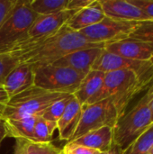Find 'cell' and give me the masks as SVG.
Returning a JSON list of instances; mask_svg holds the SVG:
<instances>
[{"mask_svg":"<svg viewBox=\"0 0 153 154\" xmlns=\"http://www.w3.org/2000/svg\"><path fill=\"white\" fill-rule=\"evenodd\" d=\"M153 146V124H151L123 154H149Z\"/></svg>","mask_w":153,"mask_h":154,"instance_id":"44dd1931","label":"cell"},{"mask_svg":"<svg viewBox=\"0 0 153 154\" xmlns=\"http://www.w3.org/2000/svg\"><path fill=\"white\" fill-rule=\"evenodd\" d=\"M151 65L150 61H139L132 60L121 57L119 55L106 51L105 49L98 59L96 60L92 67V70H97L104 73H109L113 71L122 70V69H130L134 71L141 80L147 73Z\"/></svg>","mask_w":153,"mask_h":154,"instance_id":"30bf717a","label":"cell"},{"mask_svg":"<svg viewBox=\"0 0 153 154\" xmlns=\"http://www.w3.org/2000/svg\"><path fill=\"white\" fill-rule=\"evenodd\" d=\"M105 17L106 14L99 0H94L90 5L76 13L66 25L75 32H80L83 29L98 23Z\"/></svg>","mask_w":153,"mask_h":154,"instance_id":"2e32d148","label":"cell"},{"mask_svg":"<svg viewBox=\"0 0 153 154\" xmlns=\"http://www.w3.org/2000/svg\"><path fill=\"white\" fill-rule=\"evenodd\" d=\"M124 153V150L121 149L119 146H117L116 144L113 143L112 146L110 147V149L106 152H100L99 154H123Z\"/></svg>","mask_w":153,"mask_h":154,"instance_id":"d6a6232c","label":"cell"},{"mask_svg":"<svg viewBox=\"0 0 153 154\" xmlns=\"http://www.w3.org/2000/svg\"><path fill=\"white\" fill-rule=\"evenodd\" d=\"M69 0H32L30 1L32 10L37 15L58 14L67 9Z\"/></svg>","mask_w":153,"mask_h":154,"instance_id":"ffe728a7","label":"cell"},{"mask_svg":"<svg viewBox=\"0 0 153 154\" xmlns=\"http://www.w3.org/2000/svg\"><path fill=\"white\" fill-rule=\"evenodd\" d=\"M17 0H0V26L5 21Z\"/></svg>","mask_w":153,"mask_h":154,"instance_id":"83f0119b","label":"cell"},{"mask_svg":"<svg viewBox=\"0 0 153 154\" xmlns=\"http://www.w3.org/2000/svg\"><path fill=\"white\" fill-rule=\"evenodd\" d=\"M105 75L106 73L101 71L90 70L82 79L78 89L73 94L74 97L82 106L87 105V102L101 89L104 83Z\"/></svg>","mask_w":153,"mask_h":154,"instance_id":"ac0fdd59","label":"cell"},{"mask_svg":"<svg viewBox=\"0 0 153 154\" xmlns=\"http://www.w3.org/2000/svg\"><path fill=\"white\" fill-rule=\"evenodd\" d=\"M37 116H29L17 119H5V125L7 137L34 142L33 130Z\"/></svg>","mask_w":153,"mask_h":154,"instance_id":"d6986e66","label":"cell"},{"mask_svg":"<svg viewBox=\"0 0 153 154\" xmlns=\"http://www.w3.org/2000/svg\"><path fill=\"white\" fill-rule=\"evenodd\" d=\"M19 60L8 53L0 52V86L3 87L7 75L19 64Z\"/></svg>","mask_w":153,"mask_h":154,"instance_id":"484cf974","label":"cell"},{"mask_svg":"<svg viewBox=\"0 0 153 154\" xmlns=\"http://www.w3.org/2000/svg\"><path fill=\"white\" fill-rule=\"evenodd\" d=\"M37 16L30 6V0H17L0 26V52L7 53L25 41Z\"/></svg>","mask_w":153,"mask_h":154,"instance_id":"277c9868","label":"cell"},{"mask_svg":"<svg viewBox=\"0 0 153 154\" xmlns=\"http://www.w3.org/2000/svg\"><path fill=\"white\" fill-rule=\"evenodd\" d=\"M149 154H153V146H152V148L151 149V151H150V152H149Z\"/></svg>","mask_w":153,"mask_h":154,"instance_id":"d590c367","label":"cell"},{"mask_svg":"<svg viewBox=\"0 0 153 154\" xmlns=\"http://www.w3.org/2000/svg\"><path fill=\"white\" fill-rule=\"evenodd\" d=\"M105 48H86L72 51L60 58L53 65L72 69L81 74L87 75Z\"/></svg>","mask_w":153,"mask_h":154,"instance_id":"4fadbf2b","label":"cell"},{"mask_svg":"<svg viewBox=\"0 0 153 154\" xmlns=\"http://www.w3.org/2000/svg\"><path fill=\"white\" fill-rule=\"evenodd\" d=\"M71 143L96 150L100 152H106L114 143L113 128L108 126L99 128L84 134L78 139L71 141Z\"/></svg>","mask_w":153,"mask_h":154,"instance_id":"e0dca14e","label":"cell"},{"mask_svg":"<svg viewBox=\"0 0 153 154\" xmlns=\"http://www.w3.org/2000/svg\"><path fill=\"white\" fill-rule=\"evenodd\" d=\"M15 147L14 154H25L24 151V140L17 139L15 140Z\"/></svg>","mask_w":153,"mask_h":154,"instance_id":"1f68e13d","label":"cell"},{"mask_svg":"<svg viewBox=\"0 0 153 154\" xmlns=\"http://www.w3.org/2000/svg\"><path fill=\"white\" fill-rule=\"evenodd\" d=\"M5 137H7V132H6L5 121L0 118V145H1V143L3 142V140Z\"/></svg>","mask_w":153,"mask_h":154,"instance_id":"836d02e7","label":"cell"},{"mask_svg":"<svg viewBox=\"0 0 153 154\" xmlns=\"http://www.w3.org/2000/svg\"><path fill=\"white\" fill-rule=\"evenodd\" d=\"M140 92V79L134 71L130 69L113 71L106 73L101 89L87 105L109 98L115 106L120 118L126 113V108L133 98Z\"/></svg>","mask_w":153,"mask_h":154,"instance_id":"7a4b0ae2","label":"cell"},{"mask_svg":"<svg viewBox=\"0 0 153 154\" xmlns=\"http://www.w3.org/2000/svg\"><path fill=\"white\" fill-rule=\"evenodd\" d=\"M105 50L132 60L150 61L153 59V45L151 43L130 37L106 44Z\"/></svg>","mask_w":153,"mask_h":154,"instance_id":"8fae6325","label":"cell"},{"mask_svg":"<svg viewBox=\"0 0 153 154\" xmlns=\"http://www.w3.org/2000/svg\"><path fill=\"white\" fill-rule=\"evenodd\" d=\"M150 110H151V123L153 124V99L150 102Z\"/></svg>","mask_w":153,"mask_h":154,"instance_id":"e575fe53","label":"cell"},{"mask_svg":"<svg viewBox=\"0 0 153 154\" xmlns=\"http://www.w3.org/2000/svg\"><path fill=\"white\" fill-rule=\"evenodd\" d=\"M106 17L125 22L152 21L140 8L128 0H99Z\"/></svg>","mask_w":153,"mask_h":154,"instance_id":"7c38bea8","label":"cell"},{"mask_svg":"<svg viewBox=\"0 0 153 154\" xmlns=\"http://www.w3.org/2000/svg\"><path fill=\"white\" fill-rule=\"evenodd\" d=\"M60 154H61V153H60Z\"/></svg>","mask_w":153,"mask_h":154,"instance_id":"8d00e7d4","label":"cell"},{"mask_svg":"<svg viewBox=\"0 0 153 154\" xmlns=\"http://www.w3.org/2000/svg\"><path fill=\"white\" fill-rule=\"evenodd\" d=\"M61 154H62V153H61Z\"/></svg>","mask_w":153,"mask_h":154,"instance_id":"74e56055","label":"cell"},{"mask_svg":"<svg viewBox=\"0 0 153 154\" xmlns=\"http://www.w3.org/2000/svg\"><path fill=\"white\" fill-rule=\"evenodd\" d=\"M129 37L150 42L153 45V21H144L138 23Z\"/></svg>","mask_w":153,"mask_h":154,"instance_id":"d4e9b609","label":"cell"},{"mask_svg":"<svg viewBox=\"0 0 153 154\" xmlns=\"http://www.w3.org/2000/svg\"><path fill=\"white\" fill-rule=\"evenodd\" d=\"M73 97H74V96H73V94H71V95H69L68 97H64L63 99H60V100L55 102L50 107H48L41 115V116H42L44 119H46L48 121L57 123L60 120V118L62 116L68 105L73 99Z\"/></svg>","mask_w":153,"mask_h":154,"instance_id":"603a6c76","label":"cell"},{"mask_svg":"<svg viewBox=\"0 0 153 154\" xmlns=\"http://www.w3.org/2000/svg\"><path fill=\"white\" fill-rule=\"evenodd\" d=\"M97 47L105 48V45L90 42L79 32L64 25L50 37L33 42L20 43L7 53L16 58L19 62L31 65L35 70L53 64L72 51Z\"/></svg>","mask_w":153,"mask_h":154,"instance_id":"6da1fadb","label":"cell"},{"mask_svg":"<svg viewBox=\"0 0 153 154\" xmlns=\"http://www.w3.org/2000/svg\"><path fill=\"white\" fill-rule=\"evenodd\" d=\"M85 76L72 69L51 64L34 70V86L49 92L74 94Z\"/></svg>","mask_w":153,"mask_h":154,"instance_id":"8992f818","label":"cell"},{"mask_svg":"<svg viewBox=\"0 0 153 154\" xmlns=\"http://www.w3.org/2000/svg\"><path fill=\"white\" fill-rule=\"evenodd\" d=\"M131 4L140 8L146 15L153 21V1L152 0H128Z\"/></svg>","mask_w":153,"mask_h":154,"instance_id":"f1b7e54d","label":"cell"},{"mask_svg":"<svg viewBox=\"0 0 153 154\" xmlns=\"http://www.w3.org/2000/svg\"><path fill=\"white\" fill-rule=\"evenodd\" d=\"M62 154H99L100 152L82 145L68 142L61 149Z\"/></svg>","mask_w":153,"mask_h":154,"instance_id":"4316f807","label":"cell"},{"mask_svg":"<svg viewBox=\"0 0 153 154\" xmlns=\"http://www.w3.org/2000/svg\"><path fill=\"white\" fill-rule=\"evenodd\" d=\"M151 125L150 106L141 98L129 112L118 119L113 128L114 143L125 150Z\"/></svg>","mask_w":153,"mask_h":154,"instance_id":"5b68a950","label":"cell"},{"mask_svg":"<svg viewBox=\"0 0 153 154\" xmlns=\"http://www.w3.org/2000/svg\"><path fill=\"white\" fill-rule=\"evenodd\" d=\"M25 154H60L61 149L56 147L51 143H36L24 140Z\"/></svg>","mask_w":153,"mask_h":154,"instance_id":"cb8c5ba5","label":"cell"},{"mask_svg":"<svg viewBox=\"0 0 153 154\" xmlns=\"http://www.w3.org/2000/svg\"><path fill=\"white\" fill-rule=\"evenodd\" d=\"M34 86V69L24 62H20L5 78L3 88L9 98Z\"/></svg>","mask_w":153,"mask_h":154,"instance_id":"5bb4252c","label":"cell"},{"mask_svg":"<svg viewBox=\"0 0 153 154\" xmlns=\"http://www.w3.org/2000/svg\"><path fill=\"white\" fill-rule=\"evenodd\" d=\"M118 119L119 115L117 110L109 98L94 104L85 105L83 106L78 128L69 142L105 126L114 128Z\"/></svg>","mask_w":153,"mask_h":154,"instance_id":"52a82bcc","label":"cell"},{"mask_svg":"<svg viewBox=\"0 0 153 154\" xmlns=\"http://www.w3.org/2000/svg\"><path fill=\"white\" fill-rule=\"evenodd\" d=\"M93 2L94 0H69L67 9L78 12L90 5Z\"/></svg>","mask_w":153,"mask_h":154,"instance_id":"f546056e","label":"cell"},{"mask_svg":"<svg viewBox=\"0 0 153 154\" xmlns=\"http://www.w3.org/2000/svg\"><path fill=\"white\" fill-rule=\"evenodd\" d=\"M83 106L75 98L69 102L62 116L57 122L59 139L69 142L75 134L82 115Z\"/></svg>","mask_w":153,"mask_h":154,"instance_id":"9a60e30c","label":"cell"},{"mask_svg":"<svg viewBox=\"0 0 153 154\" xmlns=\"http://www.w3.org/2000/svg\"><path fill=\"white\" fill-rule=\"evenodd\" d=\"M57 130V123L48 121L42 116H37L34 130L33 138L36 143H51L54 131Z\"/></svg>","mask_w":153,"mask_h":154,"instance_id":"7402d4cb","label":"cell"},{"mask_svg":"<svg viewBox=\"0 0 153 154\" xmlns=\"http://www.w3.org/2000/svg\"><path fill=\"white\" fill-rule=\"evenodd\" d=\"M71 94L49 92L36 86L12 97L1 119H17L29 116H39L55 102Z\"/></svg>","mask_w":153,"mask_h":154,"instance_id":"3957f363","label":"cell"},{"mask_svg":"<svg viewBox=\"0 0 153 154\" xmlns=\"http://www.w3.org/2000/svg\"><path fill=\"white\" fill-rule=\"evenodd\" d=\"M8 101H9V97L7 93L5 92V88L2 86H0V118H2L4 115Z\"/></svg>","mask_w":153,"mask_h":154,"instance_id":"4dcf8cb0","label":"cell"},{"mask_svg":"<svg viewBox=\"0 0 153 154\" xmlns=\"http://www.w3.org/2000/svg\"><path fill=\"white\" fill-rule=\"evenodd\" d=\"M138 23L125 22L105 17L98 23L81 30L79 32L90 42L106 44L128 38Z\"/></svg>","mask_w":153,"mask_h":154,"instance_id":"ba28073f","label":"cell"},{"mask_svg":"<svg viewBox=\"0 0 153 154\" xmlns=\"http://www.w3.org/2000/svg\"><path fill=\"white\" fill-rule=\"evenodd\" d=\"M76 13L78 12L66 9L54 14L38 15L28 32L26 40L21 43L33 42L50 37L66 25Z\"/></svg>","mask_w":153,"mask_h":154,"instance_id":"9c48e42d","label":"cell"}]
</instances>
